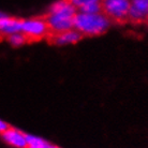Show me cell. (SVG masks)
I'll list each match as a JSON object with an SVG mask.
<instances>
[{
    "instance_id": "7",
    "label": "cell",
    "mask_w": 148,
    "mask_h": 148,
    "mask_svg": "<svg viewBox=\"0 0 148 148\" xmlns=\"http://www.w3.org/2000/svg\"><path fill=\"white\" fill-rule=\"evenodd\" d=\"M1 136L5 143L15 148H27V146H28L26 134H24L22 131L14 129V128L9 127L3 133L1 134Z\"/></svg>"
},
{
    "instance_id": "6",
    "label": "cell",
    "mask_w": 148,
    "mask_h": 148,
    "mask_svg": "<svg viewBox=\"0 0 148 148\" xmlns=\"http://www.w3.org/2000/svg\"><path fill=\"white\" fill-rule=\"evenodd\" d=\"M148 19V0H131L129 21L143 23Z\"/></svg>"
},
{
    "instance_id": "10",
    "label": "cell",
    "mask_w": 148,
    "mask_h": 148,
    "mask_svg": "<svg viewBox=\"0 0 148 148\" xmlns=\"http://www.w3.org/2000/svg\"><path fill=\"white\" fill-rule=\"evenodd\" d=\"M7 39H8V41H9L12 45H14V46H19V45H23V44H25V43H28L27 38L25 37V34H22V32L13 34H11V36H9Z\"/></svg>"
},
{
    "instance_id": "5",
    "label": "cell",
    "mask_w": 148,
    "mask_h": 148,
    "mask_svg": "<svg viewBox=\"0 0 148 148\" xmlns=\"http://www.w3.org/2000/svg\"><path fill=\"white\" fill-rule=\"evenodd\" d=\"M84 37L77 30L71 29L68 31H63L59 34H48L46 39L51 44L63 45V44H72L76 43Z\"/></svg>"
},
{
    "instance_id": "2",
    "label": "cell",
    "mask_w": 148,
    "mask_h": 148,
    "mask_svg": "<svg viewBox=\"0 0 148 148\" xmlns=\"http://www.w3.org/2000/svg\"><path fill=\"white\" fill-rule=\"evenodd\" d=\"M110 19L103 13H84L77 12L74 17V29L84 37L99 36L106 31L110 26Z\"/></svg>"
},
{
    "instance_id": "1",
    "label": "cell",
    "mask_w": 148,
    "mask_h": 148,
    "mask_svg": "<svg viewBox=\"0 0 148 148\" xmlns=\"http://www.w3.org/2000/svg\"><path fill=\"white\" fill-rule=\"evenodd\" d=\"M77 10L69 2V0H58L49 8L43 16L48 27V34H59L74 29V17Z\"/></svg>"
},
{
    "instance_id": "14",
    "label": "cell",
    "mask_w": 148,
    "mask_h": 148,
    "mask_svg": "<svg viewBox=\"0 0 148 148\" xmlns=\"http://www.w3.org/2000/svg\"><path fill=\"white\" fill-rule=\"evenodd\" d=\"M3 16H5V15H4L3 13H1V12H0V19L2 18V17H3Z\"/></svg>"
},
{
    "instance_id": "8",
    "label": "cell",
    "mask_w": 148,
    "mask_h": 148,
    "mask_svg": "<svg viewBox=\"0 0 148 148\" xmlns=\"http://www.w3.org/2000/svg\"><path fill=\"white\" fill-rule=\"evenodd\" d=\"M23 19L3 16L0 19V39L3 37H9L13 34L21 32Z\"/></svg>"
},
{
    "instance_id": "9",
    "label": "cell",
    "mask_w": 148,
    "mask_h": 148,
    "mask_svg": "<svg viewBox=\"0 0 148 148\" xmlns=\"http://www.w3.org/2000/svg\"><path fill=\"white\" fill-rule=\"evenodd\" d=\"M26 140H27V148H49V145L47 142L41 140L39 137H36L34 135H27L26 134Z\"/></svg>"
},
{
    "instance_id": "12",
    "label": "cell",
    "mask_w": 148,
    "mask_h": 148,
    "mask_svg": "<svg viewBox=\"0 0 148 148\" xmlns=\"http://www.w3.org/2000/svg\"><path fill=\"white\" fill-rule=\"evenodd\" d=\"M100 0H69L72 5H73L76 10H81L83 7H85L89 3H92V2H98Z\"/></svg>"
},
{
    "instance_id": "4",
    "label": "cell",
    "mask_w": 148,
    "mask_h": 148,
    "mask_svg": "<svg viewBox=\"0 0 148 148\" xmlns=\"http://www.w3.org/2000/svg\"><path fill=\"white\" fill-rule=\"evenodd\" d=\"M21 32L25 34L28 43H32L46 38L49 31L44 17H37L23 21Z\"/></svg>"
},
{
    "instance_id": "13",
    "label": "cell",
    "mask_w": 148,
    "mask_h": 148,
    "mask_svg": "<svg viewBox=\"0 0 148 148\" xmlns=\"http://www.w3.org/2000/svg\"><path fill=\"white\" fill-rule=\"evenodd\" d=\"M8 128H9V126H8L7 123H5L4 121H2V120H0V134L3 133Z\"/></svg>"
},
{
    "instance_id": "3",
    "label": "cell",
    "mask_w": 148,
    "mask_h": 148,
    "mask_svg": "<svg viewBox=\"0 0 148 148\" xmlns=\"http://www.w3.org/2000/svg\"><path fill=\"white\" fill-rule=\"evenodd\" d=\"M101 13H103L110 22L118 24L129 19V10L131 0H100Z\"/></svg>"
},
{
    "instance_id": "11",
    "label": "cell",
    "mask_w": 148,
    "mask_h": 148,
    "mask_svg": "<svg viewBox=\"0 0 148 148\" xmlns=\"http://www.w3.org/2000/svg\"><path fill=\"white\" fill-rule=\"evenodd\" d=\"M78 11L84 12V13H100V12H101L100 1L87 4V5H85V7L82 8L81 10H78Z\"/></svg>"
},
{
    "instance_id": "15",
    "label": "cell",
    "mask_w": 148,
    "mask_h": 148,
    "mask_svg": "<svg viewBox=\"0 0 148 148\" xmlns=\"http://www.w3.org/2000/svg\"><path fill=\"white\" fill-rule=\"evenodd\" d=\"M49 148H59V147H57V146H54V145H49Z\"/></svg>"
}]
</instances>
